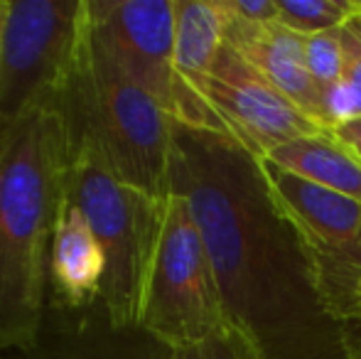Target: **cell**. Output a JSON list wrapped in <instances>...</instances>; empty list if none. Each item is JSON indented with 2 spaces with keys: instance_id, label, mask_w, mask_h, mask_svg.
I'll return each instance as SVG.
<instances>
[{
  "instance_id": "1",
  "label": "cell",
  "mask_w": 361,
  "mask_h": 359,
  "mask_svg": "<svg viewBox=\"0 0 361 359\" xmlns=\"http://www.w3.org/2000/svg\"><path fill=\"white\" fill-rule=\"evenodd\" d=\"M170 195L190 205L228 322L258 357L347 359L352 330L329 312L307 246L273 200L258 155L175 121Z\"/></svg>"
},
{
  "instance_id": "2",
  "label": "cell",
  "mask_w": 361,
  "mask_h": 359,
  "mask_svg": "<svg viewBox=\"0 0 361 359\" xmlns=\"http://www.w3.org/2000/svg\"><path fill=\"white\" fill-rule=\"evenodd\" d=\"M69 170V138L57 106L0 126V355L30 347L42 325Z\"/></svg>"
},
{
  "instance_id": "3",
  "label": "cell",
  "mask_w": 361,
  "mask_h": 359,
  "mask_svg": "<svg viewBox=\"0 0 361 359\" xmlns=\"http://www.w3.org/2000/svg\"><path fill=\"white\" fill-rule=\"evenodd\" d=\"M57 111L69 153L94 155L116 180L155 200L170 195L175 121L99 47L91 25L59 91Z\"/></svg>"
},
{
  "instance_id": "4",
  "label": "cell",
  "mask_w": 361,
  "mask_h": 359,
  "mask_svg": "<svg viewBox=\"0 0 361 359\" xmlns=\"http://www.w3.org/2000/svg\"><path fill=\"white\" fill-rule=\"evenodd\" d=\"M69 155V205L89 221L106 259L99 300L116 325H140L167 197L155 200L123 185L84 150Z\"/></svg>"
},
{
  "instance_id": "5",
  "label": "cell",
  "mask_w": 361,
  "mask_h": 359,
  "mask_svg": "<svg viewBox=\"0 0 361 359\" xmlns=\"http://www.w3.org/2000/svg\"><path fill=\"white\" fill-rule=\"evenodd\" d=\"M140 327L167 347L190 345L231 327L216 273L185 197L167 195L147 276Z\"/></svg>"
},
{
  "instance_id": "6",
  "label": "cell",
  "mask_w": 361,
  "mask_h": 359,
  "mask_svg": "<svg viewBox=\"0 0 361 359\" xmlns=\"http://www.w3.org/2000/svg\"><path fill=\"white\" fill-rule=\"evenodd\" d=\"M86 28V0H8L0 47V126L57 106Z\"/></svg>"
},
{
  "instance_id": "7",
  "label": "cell",
  "mask_w": 361,
  "mask_h": 359,
  "mask_svg": "<svg viewBox=\"0 0 361 359\" xmlns=\"http://www.w3.org/2000/svg\"><path fill=\"white\" fill-rule=\"evenodd\" d=\"M261 168L276 205L307 246L329 312L352 330L359 325L361 202L288 173L268 158H261Z\"/></svg>"
},
{
  "instance_id": "8",
  "label": "cell",
  "mask_w": 361,
  "mask_h": 359,
  "mask_svg": "<svg viewBox=\"0 0 361 359\" xmlns=\"http://www.w3.org/2000/svg\"><path fill=\"white\" fill-rule=\"evenodd\" d=\"M204 96L228 138L238 140L258 158H268L290 140L327 130L226 42L209 74Z\"/></svg>"
},
{
  "instance_id": "9",
  "label": "cell",
  "mask_w": 361,
  "mask_h": 359,
  "mask_svg": "<svg viewBox=\"0 0 361 359\" xmlns=\"http://www.w3.org/2000/svg\"><path fill=\"white\" fill-rule=\"evenodd\" d=\"M99 47L175 121V0H86Z\"/></svg>"
},
{
  "instance_id": "10",
  "label": "cell",
  "mask_w": 361,
  "mask_h": 359,
  "mask_svg": "<svg viewBox=\"0 0 361 359\" xmlns=\"http://www.w3.org/2000/svg\"><path fill=\"white\" fill-rule=\"evenodd\" d=\"M0 359H172V350L140 325H116L104 303L49 305L35 342Z\"/></svg>"
},
{
  "instance_id": "11",
  "label": "cell",
  "mask_w": 361,
  "mask_h": 359,
  "mask_svg": "<svg viewBox=\"0 0 361 359\" xmlns=\"http://www.w3.org/2000/svg\"><path fill=\"white\" fill-rule=\"evenodd\" d=\"M224 35L226 18L221 0H175V121L226 135L204 96Z\"/></svg>"
},
{
  "instance_id": "12",
  "label": "cell",
  "mask_w": 361,
  "mask_h": 359,
  "mask_svg": "<svg viewBox=\"0 0 361 359\" xmlns=\"http://www.w3.org/2000/svg\"><path fill=\"white\" fill-rule=\"evenodd\" d=\"M221 8L226 18L224 42L236 49L248 64H253L273 87L281 89L302 114L329 130L327 106L307 69L302 35L283 28L281 23L256 25L236 18L224 0Z\"/></svg>"
},
{
  "instance_id": "13",
  "label": "cell",
  "mask_w": 361,
  "mask_h": 359,
  "mask_svg": "<svg viewBox=\"0 0 361 359\" xmlns=\"http://www.w3.org/2000/svg\"><path fill=\"white\" fill-rule=\"evenodd\" d=\"M106 259L89 221L67 202L49 254V305L86 308L101 298Z\"/></svg>"
},
{
  "instance_id": "14",
  "label": "cell",
  "mask_w": 361,
  "mask_h": 359,
  "mask_svg": "<svg viewBox=\"0 0 361 359\" xmlns=\"http://www.w3.org/2000/svg\"><path fill=\"white\" fill-rule=\"evenodd\" d=\"M268 160L314 185L361 202V160L332 130L290 140L273 150Z\"/></svg>"
},
{
  "instance_id": "15",
  "label": "cell",
  "mask_w": 361,
  "mask_h": 359,
  "mask_svg": "<svg viewBox=\"0 0 361 359\" xmlns=\"http://www.w3.org/2000/svg\"><path fill=\"white\" fill-rule=\"evenodd\" d=\"M344 69L339 84L327 96L329 130L344 121L361 118V13L342 28Z\"/></svg>"
},
{
  "instance_id": "16",
  "label": "cell",
  "mask_w": 361,
  "mask_h": 359,
  "mask_svg": "<svg viewBox=\"0 0 361 359\" xmlns=\"http://www.w3.org/2000/svg\"><path fill=\"white\" fill-rule=\"evenodd\" d=\"M278 13L283 28L310 37L344 28L361 10L359 0H278Z\"/></svg>"
},
{
  "instance_id": "17",
  "label": "cell",
  "mask_w": 361,
  "mask_h": 359,
  "mask_svg": "<svg viewBox=\"0 0 361 359\" xmlns=\"http://www.w3.org/2000/svg\"><path fill=\"white\" fill-rule=\"evenodd\" d=\"M305 57H307L310 74H312L314 84H317L319 94H322L324 106H327L329 91L339 84L344 69L342 28L305 37Z\"/></svg>"
},
{
  "instance_id": "18",
  "label": "cell",
  "mask_w": 361,
  "mask_h": 359,
  "mask_svg": "<svg viewBox=\"0 0 361 359\" xmlns=\"http://www.w3.org/2000/svg\"><path fill=\"white\" fill-rule=\"evenodd\" d=\"M172 359H261L256 347L236 327H226L221 332L190 342V345L170 347Z\"/></svg>"
},
{
  "instance_id": "19",
  "label": "cell",
  "mask_w": 361,
  "mask_h": 359,
  "mask_svg": "<svg viewBox=\"0 0 361 359\" xmlns=\"http://www.w3.org/2000/svg\"><path fill=\"white\" fill-rule=\"evenodd\" d=\"M226 8L231 10L236 18L248 20L256 25L278 23L281 13H278V0H224Z\"/></svg>"
},
{
  "instance_id": "20",
  "label": "cell",
  "mask_w": 361,
  "mask_h": 359,
  "mask_svg": "<svg viewBox=\"0 0 361 359\" xmlns=\"http://www.w3.org/2000/svg\"><path fill=\"white\" fill-rule=\"evenodd\" d=\"M332 133L361 160V118H352V121H344V123L334 126Z\"/></svg>"
},
{
  "instance_id": "21",
  "label": "cell",
  "mask_w": 361,
  "mask_h": 359,
  "mask_svg": "<svg viewBox=\"0 0 361 359\" xmlns=\"http://www.w3.org/2000/svg\"><path fill=\"white\" fill-rule=\"evenodd\" d=\"M347 359H361V337L357 335V330H352V332H349Z\"/></svg>"
},
{
  "instance_id": "22",
  "label": "cell",
  "mask_w": 361,
  "mask_h": 359,
  "mask_svg": "<svg viewBox=\"0 0 361 359\" xmlns=\"http://www.w3.org/2000/svg\"><path fill=\"white\" fill-rule=\"evenodd\" d=\"M5 15H8V0H0V47H3V28H5Z\"/></svg>"
},
{
  "instance_id": "23",
  "label": "cell",
  "mask_w": 361,
  "mask_h": 359,
  "mask_svg": "<svg viewBox=\"0 0 361 359\" xmlns=\"http://www.w3.org/2000/svg\"><path fill=\"white\" fill-rule=\"evenodd\" d=\"M359 322H361V281H359Z\"/></svg>"
},
{
  "instance_id": "24",
  "label": "cell",
  "mask_w": 361,
  "mask_h": 359,
  "mask_svg": "<svg viewBox=\"0 0 361 359\" xmlns=\"http://www.w3.org/2000/svg\"><path fill=\"white\" fill-rule=\"evenodd\" d=\"M359 10H361V0H359Z\"/></svg>"
}]
</instances>
